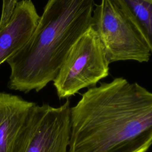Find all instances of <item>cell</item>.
Returning <instances> with one entry per match:
<instances>
[{
    "label": "cell",
    "mask_w": 152,
    "mask_h": 152,
    "mask_svg": "<svg viewBox=\"0 0 152 152\" xmlns=\"http://www.w3.org/2000/svg\"><path fill=\"white\" fill-rule=\"evenodd\" d=\"M93 28L109 63L119 61L148 62L151 52L145 39L116 0H101L93 14Z\"/></svg>",
    "instance_id": "cell-3"
},
{
    "label": "cell",
    "mask_w": 152,
    "mask_h": 152,
    "mask_svg": "<svg viewBox=\"0 0 152 152\" xmlns=\"http://www.w3.org/2000/svg\"><path fill=\"white\" fill-rule=\"evenodd\" d=\"M152 92L122 77L90 87L71 107L68 152H147Z\"/></svg>",
    "instance_id": "cell-1"
},
{
    "label": "cell",
    "mask_w": 152,
    "mask_h": 152,
    "mask_svg": "<svg viewBox=\"0 0 152 152\" xmlns=\"http://www.w3.org/2000/svg\"><path fill=\"white\" fill-rule=\"evenodd\" d=\"M36 103L0 92V152H11L28 113Z\"/></svg>",
    "instance_id": "cell-7"
},
{
    "label": "cell",
    "mask_w": 152,
    "mask_h": 152,
    "mask_svg": "<svg viewBox=\"0 0 152 152\" xmlns=\"http://www.w3.org/2000/svg\"><path fill=\"white\" fill-rule=\"evenodd\" d=\"M94 0H48L27 42L7 62L9 88L39 91L58 75L71 49L93 26Z\"/></svg>",
    "instance_id": "cell-2"
},
{
    "label": "cell",
    "mask_w": 152,
    "mask_h": 152,
    "mask_svg": "<svg viewBox=\"0 0 152 152\" xmlns=\"http://www.w3.org/2000/svg\"><path fill=\"white\" fill-rule=\"evenodd\" d=\"M39 17L31 0H2L0 19V65L27 42Z\"/></svg>",
    "instance_id": "cell-6"
},
{
    "label": "cell",
    "mask_w": 152,
    "mask_h": 152,
    "mask_svg": "<svg viewBox=\"0 0 152 152\" xmlns=\"http://www.w3.org/2000/svg\"><path fill=\"white\" fill-rule=\"evenodd\" d=\"M71 107L68 99L57 107L35 104L11 152H68Z\"/></svg>",
    "instance_id": "cell-5"
},
{
    "label": "cell",
    "mask_w": 152,
    "mask_h": 152,
    "mask_svg": "<svg viewBox=\"0 0 152 152\" xmlns=\"http://www.w3.org/2000/svg\"><path fill=\"white\" fill-rule=\"evenodd\" d=\"M145 39L152 53V0H116Z\"/></svg>",
    "instance_id": "cell-8"
},
{
    "label": "cell",
    "mask_w": 152,
    "mask_h": 152,
    "mask_svg": "<svg viewBox=\"0 0 152 152\" xmlns=\"http://www.w3.org/2000/svg\"><path fill=\"white\" fill-rule=\"evenodd\" d=\"M109 64L99 34L92 26L72 46L53 81L58 97L68 98L84 88L96 86L109 75Z\"/></svg>",
    "instance_id": "cell-4"
}]
</instances>
